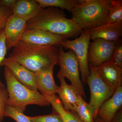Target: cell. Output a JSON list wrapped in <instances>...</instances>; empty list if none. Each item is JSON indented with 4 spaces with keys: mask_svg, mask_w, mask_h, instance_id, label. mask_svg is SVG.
<instances>
[{
    "mask_svg": "<svg viewBox=\"0 0 122 122\" xmlns=\"http://www.w3.org/2000/svg\"><path fill=\"white\" fill-rule=\"evenodd\" d=\"M26 21L12 15L5 24L4 29L7 51L16 46L25 30Z\"/></svg>",
    "mask_w": 122,
    "mask_h": 122,
    "instance_id": "cell-11",
    "label": "cell"
},
{
    "mask_svg": "<svg viewBox=\"0 0 122 122\" xmlns=\"http://www.w3.org/2000/svg\"><path fill=\"white\" fill-rule=\"evenodd\" d=\"M92 41L88 49V63L89 68H96L111 60L119 41H110L102 39Z\"/></svg>",
    "mask_w": 122,
    "mask_h": 122,
    "instance_id": "cell-8",
    "label": "cell"
},
{
    "mask_svg": "<svg viewBox=\"0 0 122 122\" xmlns=\"http://www.w3.org/2000/svg\"><path fill=\"white\" fill-rule=\"evenodd\" d=\"M5 41V36L4 30L0 32V66L2 61L5 59L7 53ZM5 87L0 79V87Z\"/></svg>",
    "mask_w": 122,
    "mask_h": 122,
    "instance_id": "cell-26",
    "label": "cell"
},
{
    "mask_svg": "<svg viewBox=\"0 0 122 122\" xmlns=\"http://www.w3.org/2000/svg\"><path fill=\"white\" fill-rule=\"evenodd\" d=\"M111 0H82L71 11L72 18L82 30L107 24Z\"/></svg>",
    "mask_w": 122,
    "mask_h": 122,
    "instance_id": "cell-3",
    "label": "cell"
},
{
    "mask_svg": "<svg viewBox=\"0 0 122 122\" xmlns=\"http://www.w3.org/2000/svg\"><path fill=\"white\" fill-rule=\"evenodd\" d=\"M59 50L57 64L60 66V69L57 76L68 78L79 95L86 99V96L83 84L80 79L79 64L76 54L71 50L65 52L61 46H59Z\"/></svg>",
    "mask_w": 122,
    "mask_h": 122,
    "instance_id": "cell-5",
    "label": "cell"
},
{
    "mask_svg": "<svg viewBox=\"0 0 122 122\" xmlns=\"http://www.w3.org/2000/svg\"><path fill=\"white\" fill-rule=\"evenodd\" d=\"M122 105V86L118 88L113 96L100 106L97 116L103 122H110Z\"/></svg>",
    "mask_w": 122,
    "mask_h": 122,
    "instance_id": "cell-14",
    "label": "cell"
},
{
    "mask_svg": "<svg viewBox=\"0 0 122 122\" xmlns=\"http://www.w3.org/2000/svg\"><path fill=\"white\" fill-rule=\"evenodd\" d=\"M58 78L61 82L58 93L59 99L65 110L75 113L79 94L73 85L66 83L65 78Z\"/></svg>",
    "mask_w": 122,
    "mask_h": 122,
    "instance_id": "cell-16",
    "label": "cell"
},
{
    "mask_svg": "<svg viewBox=\"0 0 122 122\" xmlns=\"http://www.w3.org/2000/svg\"><path fill=\"white\" fill-rule=\"evenodd\" d=\"M95 68L100 78L114 92L122 86V69L111 61Z\"/></svg>",
    "mask_w": 122,
    "mask_h": 122,
    "instance_id": "cell-12",
    "label": "cell"
},
{
    "mask_svg": "<svg viewBox=\"0 0 122 122\" xmlns=\"http://www.w3.org/2000/svg\"><path fill=\"white\" fill-rule=\"evenodd\" d=\"M28 117L32 122H63L60 115L53 111L52 113L50 114L34 117L28 116Z\"/></svg>",
    "mask_w": 122,
    "mask_h": 122,
    "instance_id": "cell-23",
    "label": "cell"
},
{
    "mask_svg": "<svg viewBox=\"0 0 122 122\" xmlns=\"http://www.w3.org/2000/svg\"><path fill=\"white\" fill-rule=\"evenodd\" d=\"M91 40L87 30H83L79 37L74 40H64L61 45L66 50H71L76 54L78 59L81 81L86 84V79L89 75L90 71L88 60V52Z\"/></svg>",
    "mask_w": 122,
    "mask_h": 122,
    "instance_id": "cell-6",
    "label": "cell"
},
{
    "mask_svg": "<svg viewBox=\"0 0 122 122\" xmlns=\"http://www.w3.org/2000/svg\"><path fill=\"white\" fill-rule=\"evenodd\" d=\"M59 46H41L20 41L14 47L8 57L33 73L52 65H56Z\"/></svg>",
    "mask_w": 122,
    "mask_h": 122,
    "instance_id": "cell-1",
    "label": "cell"
},
{
    "mask_svg": "<svg viewBox=\"0 0 122 122\" xmlns=\"http://www.w3.org/2000/svg\"><path fill=\"white\" fill-rule=\"evenodd\" d=\"M42 9L36 0H19L13 7L12 15L27 22L37 16Z\"/></svg>",
    "mask_w": 122,
    "mask_h": 122,
    "instance_id": "cell-17",
    "label": "cell"
},
{
    "mask_svg": "<svg viewBox=\"0 0 122 122\" xmlns=\"http://www.w3.org/2000/svg\"><path fill=\"white\" fill-rule=\"evenodd\" d=\"M55 65L50 66L34 73L38 89L42 94L53 96L58 93L59 86L55 83L53 77Z\"/></svg>",
    "mask_w": 122,
    "mask_h": 122,
    "instance_id": "cell-13",
    "label": "cell"
},
{
    "mask_svg": "<svg viewBox=\"0 0 122 122\" xmlns=\"http://www.w3.org/2000/svg\"><path fill=\"white\" fill-rule=\"evenodd\" d=\"M8 94L5 87H0V122H2L4 117L5 109L7 105Z\"/></svg>",
    "mask_w": 122,
    "mask_h": 122,
    "instance_id": "cell-24",
    "label": "cell"
},
{
    "mask_svg": "<svg viewBox=\"0 0 122 122\" xmlns=\"http://www.w3.org/2000/svg\"><path fill=\"white\" fill-rule=\"evenodd\" d=\"M12 9L0 6V32L4 30L8 19L12 15Z\"/></svg>",
    "mask_w": 122,
    "mask_h": 122,
    "instance_id": "cell-27",
    "label": "cell"
},
{
    "mask_svg": "<svg viewBox=\"0 0 122 122\" xmlns=\"http://www.w3.org/2000/svg\"><path fill=\"white\" fill-rule=\"evenodd\" d=\"M91 39H102L112 42H118L122 35V24H106L102 26L87 30Z\"/></svg>",
    "mask_w": 122,
    "mask_h": 122,
    "instance_id": "cell-15",
    "label": "cell"
},
{
    "mask_svg": "<svg viewBox=\"0 0 122 122\" xmlns=\"http://www.w3.org/2000/svg\"><path fill=\"white\" fill-rule=\"evenodd\" d=\"M3 66L7 67L15 78L22 85L32 90L38 92L34 73L9 57L5 58L2 61L0 66Z\"/></svg>",
    "mask_w": 122,
    "mask_h": 122,
    "instance_id": "cell-10",
    "label": "cell"
},
{
    "mask_svg": "<svg viewBox=\"0 0 122 122\" xmlns=\"http://www.w3.org/2000/svg\"><path fill=\"white\" fill-rule=\"evenodd\" d=\"M75 113L83 122H94L93 109L79 95Z\"/></svg>",
    "mask_w": 122,
    "mask_h": 122,
    "instance_id": "cell-20",
    "label": "cell"
},
{
    "mask_svg": "<svg viewBox=\"0 0 122 122\" xmlns=\"http://www.w3.org/2000/svg\"><path fill=\"white\" fill-rule=\"evenodd\" d=\"M110 122H122V108L117 112Z\"/></svg>",
    "mask_w": 122,
    "mask_h": 122,
    "instance_id": "cell-29",
    "label": "cell"
},
{
    "mask_svg": "<svg viewBox=\"0 0 122 122\" xmlns=\"http://www.w3.org/2000/svg\"><path fill=\"white\" fill-rule=\"evenodd\" d=\"M122 24V0H111L107 18V24Z\"/></svg>",
    "mask_w": 122,
    "mask_h": 122,
    "instance_id": "cell-21",
    "label": "cell"
},
{
    "mask_svg": "<svg viewBox=\"0 0 122 122\" xmlns=\"http://www.w3.org/2000/svg\"><path fill=\"white\" fill-rule=\"evenodd\" d=\"M42 95L52 105L53 110L60 115L63 122H83L76 113L65 110L59 97L56 95L53 96Z\"/></svg>",
    "mask_w": 122,
    "mask_h": 122,
    "instance_id": "cell-18",
    "label": "cell"
},
{
    "mask_svg": "<svg viewBox=\"0 0 122 122\" xmlns=\"http://www.w3.org/2000/svg\"><path fill=\"white\" fill-rule=\"evenodd\" d=\"M110 61L122 69V44L121 40L118 42Z\"/></svg>",
    "mask_w": 122,
    "mask_h": 122,
    "instance_id": "cell-25",
    "label": "cell"
},
{
    "mask_svg": "<svg viewBox=\"0 0 122 122\" xmlns=\"http://www.w3.org/2000/svg\"><path fill=\"white\" fill-rule=\"evenodd\" d=\"M5 117H9L16 122H32L19 109L7 105L5 109Z\"/></svg>",
    "mask_w": 122,
    "mask_h": 122,
    "instance_id": "cell-22",
    "label": "cell"
},
{
    "mask_svg": "<svg viewBox=\"0 0 122 122\" xmlns=\"http://www.w3.org/2000/svg\"><path fill=\"white\" fill-rule=\"evenodd\" d=\"M30 29L46 30L66 39L78 36L83 30L73 19L66 17L62 10L55 7L42 9L35 17L27 21L25 30Z\"/></svg>",
    "mask_w": 122,
    "mask_h": 122,
    "instance_id": "cell-2",
    "label": "cell"
},
{
    "mask_svg": "<svg viewBox=\"0 0 122 122\" xmlns=\"http://www.w3.org/2000/svg\"><path fill=\"white\" fill-rule=\"evenodd\" d=\"M4 74L8 94V106L17 108L24 112L28 105L45 107L51 105L45 97L38 92L32 90L20 83L5 66Z\"/></svg>",
    "mask_w": 122,
    "mask_h": 122,
    "instance_id": "cell-4",
    "label": "cell"
},
{
    "mask_svg": "<svg viewBox=\"0 0 122 122\" xmlns=\"http://www.w3.org/2000/svg\"><path fill=\"white\" fill-rule=\"evenodd\" d=\"M42 9L55 7L71 12L82 0H36Z\"/></svg>",
    "mask_w": 122,
    "mask_h": 122,
    "instance_id": "cell-19",
    "label": "cell"
},
{
    "mask_svg": "<svg viewBox=\"0 0 122 122\" xmlns=\"http://www.w3.org/2000/svg\"><path fill=\"white\" fill-rule=\"evenodd\" d=\"M65 38L48 31L39 29L25 30L20 41L34 45L51 46L61 45Z\"/></svg>",
    "mask_w": 122,
    "mask_h": 122,
    "instance_id": "cell-9",
    "label": "cell"
},
{
    "mask_svg": "<svg viewBox=\"0 0 122 122\" xmlns=\"http://www.w3.org/2000/svg\"><path fill=\"white\" fill-rule=\"evenodd\" d=\"M17 1V0H1L0 6L8 8H12Z\"/></svg>",
    "mask_w": 122,
    "mask_h": 122,
    "instance_id": "cell-28",
    "label": "cell"
},
{
    "mask_svg": "<svg viewBox=\"0 0 122 122\" xmlns=\"http://www.w3.org/2000/svg\"><path fill=\"white\" fill-rule=\"evenodd\" d=\"M94 122H104L99 117L97 116L94 119Z\"/></svg>",
    "mask_w": 122,
    "mask_h": 122,
    "instance_id": "cell-30",
    "label": "cell"
},
{
    "mask_svg": "<svg viewBox=\"0 0 122 122\" xmlns=\"http://www.w3.org/2000/svg\"><path fill=\"white\" fill-rule=\"evenodd\" d=\"M89 68L90 74L86 81L90 91V100L89 103L93 109L95 118L100 106L111 97L115 92L100 78L95 68Z\"/></svg>",
    "mask_w": 122,
    "mask_h": 122,
    "instance_id": "cell-7",
    "label": "cell"
}]
</instances>
